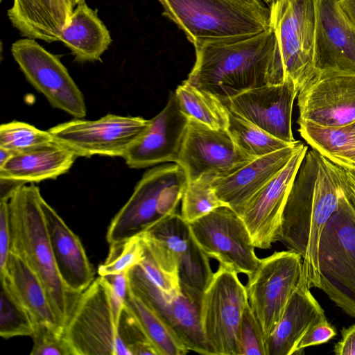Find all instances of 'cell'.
<instances>
[{
	"mask_svg": "<svg viewBox=\"0 0 355 355\" xmlns=\"http://www.w3.org/2000/svg\"><path fill=\"white\" fill-rule=\"evenodd\" d=\"M340 167L314 149L307 150L283 211L278 241L302 258V278L320 288V236L338 206Z\"/></svg>",
	"mask_w": 355,
	"mask_h": 355,
	"instance_id": "6da1fadb",
	"label": "cell"
},
{
	"mask_svg": "<svg viewBox=\"0 0 355 355\" xmlns=\"http://www.w3.org/2000/svg\"><path fill=\"white\" fill-rule=\"evenodd\" d=\"M196 62L185 80L227 105L238 94L282 82L273 29L206 40L193 45Z\"/></svg>",
	"mask_w": 355,
	"mask_h": 355,
	"instance_id": "7a4b0ae2",
	"label": "cell"
},
{
	"mask_svg": "<svg viewBox=\"0 0 355 355\" xmlns=\"http://www.w3.org/2000/svg\"><path fill=\"white\" fill-rule=\"evenodd\" d=\"M42 196L34 184L16 187L8 200L10 252L20 257L37 275L60 326L65 329L80 294L62 282L53 257L44 214Z\"/></svg>",
	"mask_w": 355,
	"mask_h": 355,
	"instance_id": "3957f363",
	"label": "cell"
},
{
	"mask_svg": "<svg viewBox=\"0 0 355 355\" xmlns=\"http://www.w3.org/2000/svg\"><path fill=\"white\" fill-rule=\"evenodd\" d=\"M162 15L193 45L210 39L256 34L270 28V8L260 0H157Z\"/></svg>",
	"mask_w": 355,
	"mask_h": 355,
	"instance_id": "277c9868",
	"label": "cell"
},
{
	"mask_svg": "<svg viewBox=\"0 0 355 355\" xmlns=\"http://www.w3.org/2000/svg\"><path fill=\"white\" fill-rule=\"evenodd\" d=\"M318 261L319 289L355 318V207L342 180L338 206L320 236Z\"/></svg>",
	"mask_w": 355,
	"mask_h": 355,
	"instance_id": "5b68a950",
	"label": "cell"
},
{
	"mask_svg": "<svg viewBox=\"0 0 355 355\" xmlns=\"http://www.w3.org/2000/svg\"><path fill=\"white\" fill-rule=\"evenodd\" d=\"M187 182L184 170L178 164L147 171L112 219L107 230V242L138 235L155 221L175 213Z\"/></svg>",
	"mask_w": 355,
	"mask_h": 355,
	"instance_id": "8992f818",
	"label": "cell"
},
{
	"mask_svg": "<svg viewBox=\"0 0 355 355\" xmlns=\"http://www.w3.org/2000/svg\"><path fill=\"white\" fill-rule=\"evenodd\" d=\"M269 8L282 81L292 82L299 92L316 74L313 0H275Z\"/></svg>",
	"mask_w": 355,
	"mask_h": 355,
	"instance_id": "52a82bcc",
	"label": "cell"
},
{
	"mask_svg": "<svg viewBox=\"0 0 355 355\" xmlns=\"http://www.w3.org/2000/svg\"><path fill=\"white\" fill-rule=\"evenodd\" d=\"M238 274L219 263L202 294L201 326L214 355H239V328L248 300Z\"/></svg>",
	"mask_w": 355,
	"mask_h": 355,
	"instance_id": "ba28073f",
	"label": "cell"
},
{
	"mask_svg": "<svg viewBox=\"0 0 355 355\" xmlns=\"http://www.w3.org/2000/svg\"><path fill=\"white\" fill-rule=\"evenodd\" d=\"M64 334L76 355H131L119 336L109 291L101 276L80 294Z\"/></svg>",
	"mask_w": 355,
	"mask_h": 355,
	"instance_id": "9c48e42d",
	"label": "cell"
},
{
	"mask_svg": "<svg viewBox=\"0 0 355 355\" xmlns=\"http://www.w3.org/2000/svg\"><path fill=\"white\" fill-rule=\"evenodd\" d=\"M302 276V258L288 250L260 259L248 277V300L263 329L266 340L278 324Z\"/></svg>",
	"mask_w": 355,
	"mask_h": 355,
	"instance_id": "30bf717a",
	"label": "cell"
},
{
	"mask_svg": "<svg viewBox=\"0 0 355 355\" xmlns=\"http://www.w3.org/2000/svg\"><path fill=\"white\" fill-rule=\"evenodd\" d=\"M150 124V119L108 114L98 119H83L60 123L48 130L55 141L78 157H123Z\"/></svg>",
	"mask_w": 355,
	"mask_h": 355,
	"instance_id": "8fae6325",
	"label": "cell"
},
{
	"mask_svg": "<svg viewBox=\"0 0 355 355\" xmlns=\"http://www.w3.org/2000/svg\"><path fill=\"white\" fill-rule=\"evenodd\" d=\"M130 290L149 306L177 334L189 351L214 355L201 326L202 292L180 285L181 293L171 297L163 293L139 265L128 272Z\"/></svg>",
	"mask_w": 355,
	"mask_h": 355,
	"instance_id": "7c38bea8",
	"label": "cell"
},
{
	"mask_svg": "<svg viewBox=\"0 0 355 355\" xmlns=\"http://www.w3.org/2000/svg\"><path fill=\"white\" fill-rule=\"evenodd\" d=\"M11 53L27 80L52 107L76 119L86 116L84 96L57 55L30 38L14 42Z\"/></svg>",
	"mask_w": 355,
	"mask_h": 355,
	"instance_id": "4fadbf2b",
	"label": "cell"
},
{
	"mask_svg": "<svg viewBox=\"0 0 355 355\" xmlns=\"http://www.w3.org/2000/svg\"><path fill=\"white\" fill-rule=\"evenodd\" d=\"M192 233L209 259L250 276L260 259L250 234L239 215L228 206L220 207L189 223Z\"/></svg>",
	"mask_w": 355,
	"mask_h": 355,
	"instance_id": "5bb4252c",
	"label": "cell"
},
{
	"mask_svg": "<svg viewBox=\"0 0 355 355\" xmlns=\"http://www.w3.org/2000/svg\"><path fill=\"white\" fill-rule=\"evenodd\" d=\"M252 159L236 146L227 130H214L189 119L176 164L192 182L227 176Z\"/></svg>",
	"mask_w": 355,
	"mask_h": 355,
	"instance_id": "9a60e30c",
	"label": "cell"
},
{
	"mask_svg": "<svg viewBox=\"0 0 355 355\" xmlns=\"http://www.w3.org/2000/svg\"><path fill=\"white\" fill-rule=\"evenodd\" d=\"M307 150L302 143L286 166L237 213L255 248L268 249L278 241L286 200Z\"/></svg>",
	"mask_w": 355,
	"mask_h": 355,
	"instance_id": "2e32d148",
	"label": "cell"
},
{
	"mask_svg": "<svg viewBox=\"0 0 355 355\" xmlns=\"http://www.w3.org/2000/svg\"><path fill=\"white\" fill-rule=\"evenodd\" d=\"M316 74L355 76V26L338 0H313Z\"/></svg>",
	"mask_w": 355,
	"mask_h": 355,
	"instance_id": "e0dca14e",
	"label": "cell"
},
{
	"mask_svg": "<svg viewBox=\"0 0 355 355\" xmlns=\"http://www.w3.org/2000/svg\"><path fill=\"white\" fill-rule=\"evenodd\" d=\"M297 121L324 126L355 121V76L315 74L298 92Z\"/></svg>",
	"mask_w": 355,
	"mask_h": 355,
	"instance_id": "ac0fdd59",
	"label": "cell"
},
{
	"mask_svg": "<svg viewBox=\"0 0 355 355\" xmlns=\"http://www.w3.org/2000/svg\"><path fill=\"white\" fill-rule=\"evenodd\" d=\"M298 94L292 82L266 85L232 98L229 110L287 143L297 142L292 132V110Z\"/></svg>",
	"mask_w": 355,
	"mask_h": 355,
	"instance_id": "d6986e66",
	"label": "cell"
},
{
	"mask_svg": "<svg viewBox=\"0 0 355 355\" xmlns=\"http://www.w3.org/2000/svg\"><path fill=\"white\" fill-rule=\"evenodd\" d=\"M138 235L159 242L173 255L178 264L180 285L204 292L214 275L209 258L180 214L175 212L166 216Z\"/></svg>",
	"mask_w": 355,
	"mask_h": 355,
	"instance_id": "ffe728a7",
	"label": "cell"
},
{
	"mask_svg": "<svg viewBox=\"0 0 355 355\" xmlns=\"http://www.w3.org/2000/svg\"><path fill=\"white\" fill-rule=\"evenodd\" d=\"M189 119L180 110L175 92L139 139L123 157L132 168H143L178 160Z\"/></svg>",
	"mask_w": 355,
	"mask_h": 355,
	"instance_id": "44dd1931",
	"label": "cell"
},
{
	"mask_svg": "<svg viewBox=\"0 0 355 355\" xmlns=\"http://www.w3.org/2000/svg\"><path fill=\"white\" fill-rule=\"evenodd\" d=\"M41 207L60 276L70 291L81 294L95 279L94 267L79 237L43 198Z\"/></svg>",
	"mask_w": 355,
	"mask_h": 355,
	"instance_id": "7402d4cb",
	"label": "cell"
},
{
	"mask_svg": "<svg viewBox=\"0 0 355 355\" xmlns=\"http://www.w3.org/2000/svg\"><path fill=\"white\" fill-rule=\"evenodd\" d=\"M302 144L297 141L286 148L252 159L230 175L213 179L211 184L217 196L238 213L286 166Z\"/></svg>",
	"mask_w": 355,
	"mask_h": 355,
	"instance_id": "603a6c76",
	"label": "cell"
},
{
	"mask_svg": "<svg viewBox=\"0 0 355 355\" xmlns=\"http://www.w3.org/2000/svg\"><path fill=\"white\" fill-rule=\"evenodd\" d=\"M325 318L324 309L302 277L278 324L266 340L267 355L295 354L307 329Z\"/></svg>",
	"mask_w": 355,
	"mask_h": 355,
	"instance_id": "cb8c5ba5",
	"label": "cell"
},
{
	"mask_svg": "<svg viewBox=\"0 0 355 355\" xmlns=\"http://www.w3.org/2000/svg\"><path fill=\"white\" fill-rule=\"evenodd\" d=\"M77 157L71 150L55 141L13 154L0 166V180L20 185L55 179L67 173Z\"/></svg>",
	"mask_w": 355,
	"mask_h": 355,
	"instance_id": "d4e9b609",
	"label": "cell"
},
{
	"mask_svg": "<svg viewBox=\"0 0 355 355\" xmlns=\"http://www.w3.org/2000/svg\"><path fill=\"white\" fill-rule=\"evenodd\" d=\"M0 279L6 283L26 311L33 326L42 324L64 331L53 311L43 284L20 257L10 252L4 268L0 271Z\"/></svg>",
	"mask_w": 355,
	"mask_h": 355,
	"instance_id": "484cf974",
	"label": "cell"
},
{
	"mask_svg": "<svg viewBox=\"0 0 355 355\" xmlns=\"http://www.w3.org/2000/svg\"><path fill=\"white\" fill-rule=\"evenodd\" d=\"M7 15L23 37L48 43L60 40L71 18L61 0H14Z\"/></svg>",
	"mask_w": 355,
	"mask_h": 355,
	"instance_id": "4316f807",
	"label": "cell"
},
{
	"mask_svg": "<svg viewBox=\"0 0 355 355\" xmlns=\"http://www.w3.org/2000/svg\"><path fill=\"white\" fill-rule=\"evenodd\" d=\"M60 41L71 50L76 61L83 62L100 60L112 38L96 12L82 0L62 29Z\"/></svg>",
	"mask_w": 355,
	"mask_h": 355,
	"instance_id": "83f0119b",
	"label": "cell"
},
{
	"mask_svg": "<svg viewBox=\"0 0 355 355\" xmlns=\"http://www.w3.org/2000/svg\"><path fill=\"white\" fill-rule=\"evenodd\" d=\"M298 131L311 148L334 163L355 170V139L352 123L324 126L297 121Z\"/></svg>",
	"mask_w": 355,
	"mask_h": 355,
	"instance_id": "f1b7e54d",
	"label": "cell"
},
{
	"mask_svg": "<svg viewBox=\"0 0 355 355\" xmlns=\"http://www.w3.org/2000/svg\"><path fill=\"white\" fill-rule=\"evenodd\" d=\"M180 112L214 130H227L230 110L216 96L196 87L186 80L175 92Z\"/></svg>",
	"mask_w": 355,
	"mask_h": 355,
	"instance_id": "f546056e",
	"label": "cell"
},
{
	"mask_svg": "<svg viewBox=\"0 0 355 355\" xmlns=\"http://www.w3.org/2000/svg\"><path fill=\"white\" fill-rule=\"evenodd\" d=\"M125 306L135 315L159 355H184L189 352L174 331L130 288Z\"/></svg>",
	"mask_w": 355,
	"mask_h": 355,
	"instance_id": "4dcf8cb0",
	"label": "cell"
},
{
	"mask_svg": "<svg viewBox=\"0 0 355 355\" xmlns=\"http://www.w3.org/2000/svg\"><path fill=\"white\" fill-rule=\"evenodd\" d=\"M227 130L236 146L253 159L293 144L272 136L230 111Z\"/></svg>",
	"mask_w": 355,
	"mask_h": 355,
	"instance_id": "1f68e13d",
	"label": "cell"
},
{
	"mask_svg": "<svg viewBox=\"0 0 355 355\" xmlns=\"http://www.w3.org/2000/svg\"><path fill=\"white\" fill-rule=\"evenodd\" d=\"M211 178L188 182L182 198L181 216L191 223L214 209L227 206L217 196Z\"/></svg>",
	"mask_w": 355,
	"mask_h": 355,
	"instance_id": "d6a6232c",
	"label": "cell"
},
{
	"mask_svg": "<svg viewBox=\"0 0 355 355\" xmlns=\"http://www.w3.org/2000/svg\"><path fill=\"white\" fill-rule=\"evenodd\" d=\"M55 141L49 130H42L21 121H12L0 126V148L13 154L31 150Z\"/></svg>",
	"mask_w": 355,
	"mask_h": 355,
	"instance_id": "836d02e7",
	"label": "cell"
},
{
	"mask_svg": "<svg viewBox=\"0 0 355 355\" xmlns=\"http://www.w3.org/2000/svg\"><path fill=\"white\" fill-rule=\"evenodd\" d=\"M1 280V279H0ZM33 323L6 283L1 280L0 336L6 339L31 336Z\"/></svg>",
	"mask_w": 355,
	"mask_h": 355,
	"instance_id": "e575fe53",
	"label": "cell"
},
{
	"mask_svg": "<svg viewBox=\"0 0 355 355\" xmlns=\"http://www.w3.org/2000/svg\"><path fill=\"white\" fill-rule=\"evenodd\" d=\"M144 258V245L139 235L110 243L105 261L98 267V276L127 272Z\"/></svg>",
	"mask_w": 355,
	"mask_h": 355,
	"instance_id": "d590c367",
	"label": "cell"
},
{
	"mask_svg": "<svg viewBox=\"0 0 355 355\" xmlns=\"http://www.w3.org/2000/svg\"><path fill=\"white\" fill-rule=\"evenodd\" d=\"M31 355H76L64 331L46 324L33 326Z\"/></svg>",
	"mask_w": 355,
	"mask_h": 355,
	"instance_id": "8d00e7d4",
	"label": "cell"
},
{
	"mask_svg": "<svg viewBox=\"0 0 355 355\" xmlns=\"http://www.w3.org/2000/svg\"><path fill=\"white\" fill-rule=\"evenodd\" d=\"M119 333L131 355H159L135 315L125 306L121 313Z\"/></svg>",
	"mask_w": 355,
	"mask_h": 355,
	"instance_id": "74e56055",
	"label": "cell"
},
{
	"mask_svg": "<svg viewBox=\"0 0 355 355\" xmlns=\"http://www.w3.org/2000/svg\"><path fill=\"white\" fill-rule=\"evenodd\" d=\"M239 355H267L266 338L261 326L248 303L239 333Z\"/></svg>",
	"mask_w": 355,
	"mask_h": 355,
	"instance_id": "f35d334b",
	"label": "cell"
},
{
	"mask_svg": "<svg viewBox=\"0 0 355 355\" xmlns=\"http://www.w3.org/2000/svg\"><path fill=\"white\" fill-rule=\"evenodd\" d=\"M336 330L327 318L311 324L300 340L295 354L304 348L327 343L336 335Z\"/></svg>",
	"mask_w": 355,
	"mask_h": 355,
	"instance_id": "ab89813d",
	"label": "cell"
},
{
	"mask_svg": "<svg viewBox=\"0 0 355 355\" xmlns=\"http://www.w3.org/2000/svg\"><path fill=\"white\" fill-rule=\"evenodd\" d=\"M9 199H0V271L2 270L10 252V224Z\"/></svg>",
	"mask_w": 355,
	"mask_h": 355,
	"instance_id": "60d3db41",
	"label": "cell"
},
{
	"mask_svg": "<svg viewBox=\"0 0 355 355\" xmlns=\"http://www.w3.org/2000/svg\"><path fill=\"white\" fill-rule=\"evenodd\" d=\"M341 340L334 347V352L336 355H355V324L341 330Z\"/></svg>",
	"mask_w": 355,
	"mask_h": 355,
	"instance_id": "b9f144b4",
	"label": "cell"
},
{
	"mask_svg": "<svg viewBox=\"0 0 355 355\" xmlns=\"http://www.w3.org/2000/svg\"><path fill=\"white\" fill-rule=\"evenodd\" d=\"M339 166L343 188L355 207V170Z\"/></svg>",
	"mask_w": 355,
	"mask_h": 355,
	"instance_id": "7bdbcfd3",
	"label": "cell"
},
{
	"mask_svg": "<svg viewBox=\"0 0 355 355\" xmlns=\"http://www.w3.org/2000/svg\"><path fill=\"white\" fill-rule=\"evenodd\" d=\"M338 2L344 13L355 26V0H338Z\"/></svg>",
	"mask_w": 355,
	"mask_h": 355,
	"instance_id": "ee69618b",
	"label": "cell"
},
{
	"mask_svg": "<svg viewBox=\"0 0 355 355\" xmlns=\"http://www.w3.org/2000/svg\"><path fill=\"white\" fill-rule=\"evenodd\" d=\"M68 4L69 8L73 12L74 10V7L78 5V3L82 0H66Z\"/></svg>",
	"mask_w": 355,
	"mask_h": 355,
	"instance_id": "f6af8a7d",
	"label": "cell"
},
{
	"mask_svg": "<svg viewBox=\"0 0 355 355\" xmlns=\"http://www.w3.org/2000/svg\"><path fill=\"white\" fill-rule=\"evenodd\" d=\"M61 1L63 3V5L66 7V8L67 9V10L69 11V12L70 13V15L71 16V14H72L73 12L69 8L68 4L67 3V1L66 0H61Z\"/></svg>",
	"mask_w": 355,
	"mask_h": 355,
	"instance_id": "bcb514c9",
	"label": "cell"
},
{
	"mask_svg": "<svg viewBox=\"0 0 355 355\" xmlns=\"http://www.w3.org/2000/svg\"><path fill=\"white\" fill-rule=\"evenodd\" d=\"M352 133L355 139V121L352 123Z\"/></svg>",
	"mask_w": 355,
	"mask_h": 355,
	"instance_id": "7dc6e473",
	"label": "cell"
},
{
	"mask_svg": "<svg viewBox=\"0 0 355 355\" xmlns=\"http://www.w3.org/2000/svg\"><path fill=\"white\" fill-rule=\"evenodd\" d=\"M262 1H263L264 2H266L267 3H271L275 0H262Z\"/></svg>",
	"mask_w": 355,
	"mask_h": 355,
	"instance_id": "c3c4849f",
	"label": "cell"
},
{
	"mask_svg": "<svg viewBox=\"0 0 355 355\" xmlns=\"http://www.w3.org/2000/svg\"><path fill=\"white\" fill-rule=\"evenodd\" d=\"M262 1V0H261Z\"/></svg>",
	"mask_w": 355,
	"mask_h": 355,
	"instance_id": "681fc988",
	"label": "cell"
}]
</instances>
